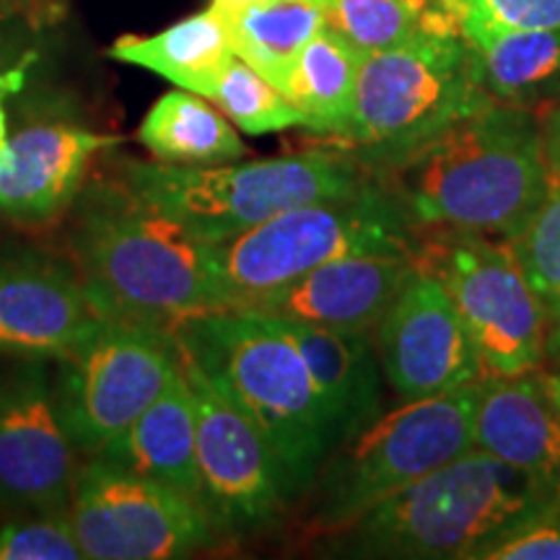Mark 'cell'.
Returning <instances> with one entry per match:
<instances>
[{"mask_svg":"<svg viewBox=\"0 0 560 560\" xmlns=\"http://www.w3.org/2000/svg\"><path fill=\"white\" fill-rule=\"evenodd\" d=\"M66 219L70 265L102 319L172 332L182 319L213 312L208 244L117 174L86 179Z\"/></svg>","mask_w":560,"mask_h":560,"instance_id":"cell-1","label":"cell"},{"mask_svg":"<svg viewBox=\"0 0 560 560\" xmlns=\"http://www.w3.org/2000/svg\"><path fill=\"white\" fill-rule=\"evenodd\" d=\"M416 229L509 242L548 198L552 179L532 112L490 104L389 172Z\"/></svg>","mask_w":560,"mask_h":560,"instance_id":"cell-2","label":"cell"},{"mask_svg":"<svg viewBox=\"0 0 560 560\" xmlns=\"http://www.w3.org/2000/svg\"><path fill=\"white\" fill-rule=\"evenodd\" d=\"M556 503V482L470 446L350 522L348 550L366 558L486 560Z\"/></svg>","mask_w":560,"mask_h":560,"instance_id":"cell-3","label":"cell"},{"mask_svg":"<svg viewBox=\"0 0 560 560\" xmlns=\"http://www.w3.org/2000/svg\"><path fill=\"white\" fill-rule=\"evenodd\" d=\"M172 335L182 353L262 433L289 475L293 495L310 490L338 436L283 327L255 310H213L182 319Z\"/></svg>","mask_w":560,"mask_h":560,"instance_id":"cell-4","label":"cell"},{"mask_svg":"<svg viewBox=\"0 0 560 560\" xmlns=\"http://www.w3.org/2000/svg\"><path fill=\"white\" fill-rule=\"evenodd\" d=\"M457 21L425 26L416 37L363 52L346 145L369 172H395L441 132L490 107Z\"/></svg>","mask_w":560,"mask_h":560,"instance_id":"cell-5","label":"cell"},{"mask_svg":"<svg viewBox=\"0 0 560 560\" xmlns=\"http://www.w3.org/2000/svg\"><path fill=\"white\" fill-rule=\"evenodd\" d=\"M408 210L380 179L359 190L304 202L231 240L208 244L213 310H252L257 301L346 255H416Z\"/></svg>","mask_w":560,"mask_h":560,"instance_id":"cell-6","label":"cell"},{"mask_svg":"<svg viewBox=\"0 0 560 560\" xmlns=\"http://www.w3.org/2000/svg\"><path fill=\"white\" fill-rule=\"evenodd\" d=\"M115 174L140 200L206 244L231 240L283 210L353 192L374 179L350 153L338 151L213 166L122 159Z\"/></svg>","mask_w":560,"mask_h":560,"instance_id":"cell-7","label":"cell"},{"mask_svg":"<svg viewBox=\"0 0 560 560\" xmlns=\"http://www.w3.org/2000/svg\"><path fill=\"white\" fill-rule=\"evenodd\" d=\"M475 384L405 400L340 441L317 472V522L342 529L472 446Z\"/></svg>","mask_w":560,"mask_h":560,"instance_id":"cell-8","label":"cell"},{"mask_svg":"<svg viewBox=\"0 0 560 560\" xmlns=\"http://www.w3.org/2000/svg\"><path fill=\"white\" fill-rule=\"evenodd\" d=\"M416 262L431 270L465 322L486 376L542 366L550 319L506 242L467 231H441Z\"/></svg>","mask_w":560,"mask_h":560,"instance_id":"cell-9","label":"cell"},{"mask_svg":"<svg viewBox=\"0 0 560 560\" xmlns=\"http://www.w3.org/2000/svg\"><path fill=\"white\" fill-rule=\"evenodd\" d=\"M55 395L83 459L130 429L182 369L172 332L102 319L66 359L55 361Z\"/></svg>","mask_w":560,"mask_h":560,"instance_id":"cell-10","label":"cell"},{"mask_svg":"<svg viewBox=\"0 0 560 560\" xmlns=\"http://www.w3.org/2000/svg\"><path fill=\"white\" fill-rule=\"evenodd\" d=\"M68 516L89 560H172L208 548L219 535L192 495L86 457Z\"/></svg>","mask_w":560,"mask_h":560,"instance_id":"cell-11","label":"cell"},{"mask_svg":"<svg viewBox=\"0 0 560 560\" xmlns=\"http://www.w3.org/2000/svg\"><path fill=\"white\" fill-rule=\"evenodd\" d=\"M182 369L195 400L202 511L219 532L268 527L296 499L289 475L262 433L185 353Z\"/></svg>","mask_w":560,"mask_h":560,"instance_id":"cell-12","label":"cell"},{"mask_svg":"<svg viewBox=\"0 0 560 560\" xmlns=\"http://www.w3.org/2000/svg\"><path fill=\"white\" fill-rule=\"evenodd\" d=\"M81 459L62 423L50 361L19 359L0 376V509L68 511Z\"/></svg>","mask_w":560,"mask_h":560,"instance_id":"cell-13","label":"cell"},{"mask_svg":"<svg viewBox=\"0 0 560 560\" xmlns=\"http://www.w3.org/2000/svg\"><path fill=\"white\" fill-rule=\"evenodd\" d=\"M376 353L384 376L402 400L486 380L478 350L444 283L418 262L376 325Z\"/></svg>","mask_w":560,"mask_h":560,"instance_id":"cell-14","label":"cell"},{"mask_svg":"<svg viewBox=\"0 0 560 560\" xmlns=\"http://www.w3.org/2000/svg\"><path fill=\"white\" fill-rule=\"evenodd\" d=\"M100 325L73 265L45 252L0 257V355L60 361Z\"/></svg>","mask_w":560,"mask_h":560,"instance_id":"cell-15","label":"cell"},{"mask_svg":"<svg viewBox=\"0 0 560 560\" xmlns=\"http://www.w3.org/2000/svg\"><path fill=\"white\" fill-rule=\"evenodd\" d=\"M120 136L96 132L66 117H37L0 151V215L24 229H45L66 213L86 185L96 153Z\"/></svg>","mask_w":560,"mask_h":560,"instance_id":"cell-16","label":"cell"},{"mask_svg":"<svg viewBox=\"0 0 560 560\" xmlns=\"http://www.w3.org/2000/svg\"><path fill=\"white\" fill-rule=\"evenodd\" d=\"M412 265L416 255L400 252L346 255L310 270L257 301L252 310L306 325L371 332L402 289Z\"/></svg>","mask_w":560,"mask_h":560,"instance_id":"cell-17","label":"cell"},{"mask_svg":"<svg viewBox=\"0 0 560 560\" xmlns=\"http://www.w3.org/2000/svg\"><path fill=\"white\" fill-rule=\"evenodd\" d=\"M472 446L560 486V412L540 369L475 384Z\"/></svg>","mask_w":560,"mask_h":560,"instance_id":"cell-18","label":"cell"},{"mask_svg":"<svg viewBox=\"0 0 560 560\" xmlns=\"http://www.w3.org/2000/svg\"><path fill=\"white\" fill-rule=\"evenodd\" d=\"M272 319L296 342L314 387L330 412L338 444L382 416V361L369 330H335L306 322Z\"/></svg>","mask_w":560,"mask_h":560,"instance_id":"cell-19","label":"cell"},{"mask_svg":"<svg viewBox=\"0 0 560 560\" xmlns=\"http://www.w3.org/2000/svg\"><path fill=\"white\" fill-rule=\"evenodd\" d=\"M96 457L177 488L200 503L198 423L185 369H179L143 416Z\"/></svg>","mask_w":560,"mask_h":560,"instance_id":"cell-20","label":"cell"},{"mask_svg":"<svg viewBox=\"0 0 560 560\" xmlns=\"http://www.w3.org/2000/svg\"><path fill=\"white\" fill-rule=\"evenodd\" d=\"M488 100L535 112L560 100V30H495L459 24Z\"/></svg>","mask_w":560,"mask_h":560,"instance_id":"cell-21","label":"cell"},{"mask_svg":"<svg viewBox=\"0 0 560 560\" xmlns=\"http://www.w3.org/2000/svg\"><path fill=\"white\" fill-rule=\"evenodd\" d=\"M109 58L151 70L177 89L210 102L236 52L231 47L226 19L208 5L206 11L192 13L151 37L125 34L109 47Z\"/></svg>","mask_w":560,"mask_h":560,"instance_id":"cell-22","label":"cell"},{"mask_svg":"<svg viewBox=\"0 0 560 560\" xmlns=\"http://www.w3.org/2000/svg\"><path fill=\"white\" fill-rule=\"evenodd\" d=\"M138 140L156 161L179 166L229 164L247 156V145L223 112L192 91H166L145 112Z\"/></svg>","mask_w":560,"mask_h":560,"instance_id":"cell-23","label":"cell"},{"mask_svg":"<svg viewBox=\"0 0 560 560\" xmlns=\"http://www.w3.org/2000/svg\"><path fill=\"white\" fill-rule=\"evenodd\" d=\"M361 58L359 47L330 26H322L285 73L280 91L304 115L312 132L330 140H338L346 132Z\"/></svg>","mask_w":560,"mask_h":560,"instance_id":"cell-24","label":"cell"},{"mask_svg":"<svg viewBox=\"0 0 560 560\" xmlns=\"http://www.w3.org/2000/svg\"><path fill=\"white\" fill-rule=\"evenodd\" d=\"M236 58L280 89L285 73L325 26L319 0H260L226 19Z\"/></svg>","mask_w":560,"mask_h":560,"instance_id":"cell-25","label":"cell"},{"mask_svg":"<svg viewBox=\"0 0 560 560\" xmlns=\"http://www.w3.org/2000/svg\"><path fill=\"white\" fill-rule=\"evenodd\" d=\"M325 26L361 52L387 50L416 37L425 26L450 24L454 13L444 0H319Z\"/></svg>","mask_w":560,"mask_h":560,"instance_id":"cell-26","label":"cell"},{"mask_svg":"<svg viewBox=\"0 0 560 560\" xmlns=\"http://www.w3.org/2000/svg\"><path fill=\"white\" fill-rule=\"evenodd\" d=\"M210 102L247 136H268L291 128H306L304 115L285 100L283 91L236 58L221 75Z\"/></svg>","mask_w":560,"mask_h":560,"instance_id":"cell-27","label":"cell"},{"mask_svg":"<svg viewBox=\"0 0 560 560\" xmlns=\"http://www.w3.org/2000/svg\"><path fill=\"white\" fill-rule=\"evenodd\" d=\"M524 278L542 301L548 319L560 317V185L535 210L520 234L506 242Z\"/></svg>","mask_w":560,"mask_h":560,"instance_id":"cell-28","label":"cell"},{"mask_svg":"<svg viewBox=\"0 0 560 560\" xmlns=\"http://www.w3.org/2000/svg\"><path fill=\"white\" fill-rule=\"evenodd\" d=\"M0 560H86L68 511L13 514L0 527Z\"/></svg>","mask_w":560,"mask_h":560,"instance_id":"cell-29","label":"cell"},{"mask_svg":"<svg viewBox=\"0 0 560 560\" xmlns=\"http://www.w3.org/2000/svg\"><path fill=\"white\" fill-rule=\"evenodd\" d=\"M457 24L495 30H560V0H444Z\"/></svg>","mask_w":560,"mask_h":560,"instance_id":"cell-30","label":"cell"},{"mask_svg":"<svg viewBox=\"0 0 560 560\" xmlns=\"http://www.w3.org/2000/svg\"><path fill=\"white\" fill-rule=\"evenodd\" d=\"M486 560H560V503L524 524Z\"/></svg>","mask_w":560,"mask_h":560,"instance_id":"cell-31","label":"cell"},{"mask_svg":"<svg viewBox=\"0 0 560 560\" xmlns=\"http://www.w3.org/2000/svg\"><path fill=\"white\" fill-rule=\"evenodd\" d=\"M32 37L34 32L26 26L0 19V89L19 91L24 86L32 62L37 60Z\"/></svg>","mask_w":560,"mask_h":560,"instance_id":"cell-32","label":"cell"},{"mask_svg":"<svg viewBox=\"0 0 560 560\" xmlns=\"http://www.w3.org/2000/svg\"><path fill=\"white\" fill-rule=\"evenodd\" d=\"M68 16V0H0V19L39 34Z\"/></svg>","mask_w":560,"mask_h":560,"instance_id":"cell-33","label":"cell"},{"mask_svg":"<svg viewBox=\"0 0 560 560\" xmlns=\"http://www.w3.org/2000/svg\"><path fill=\"white\" fill-rule=\"evenodd\" d=\"M540 136H542V156H545V164H548L552 185H560V104L548 115Z\"/></svg>","mask_w":560,"mask_h":560,"instance_id":"cell-34","label":"cell"},{"mask_svg":"<svg viewBox=\"0 0 560 560\" xmlns=\"http://www.w3.org/2000/svg\"><path fill=\"white\" fill-rule=\"evenodd\" d=\"M542 363H548V374H560V317L550 322L548 335H545Z\"/></svg>","mask_w":560,"mask_h":560,"instance_id":"cell-35","label":"cell"},{"mask_svg":"<svg viewBox=\"0 0 560 560\" xmlns=\"http://www.w3.org/2000/svg\"><path fill=\"white\" fill-rule=\"evenodd\" d=\"M252 3H260V0H210V9H213L219 16L229 19L234 13H240L242 9H247Z\"/></svg>","mask_w":560,"mask_h":560,"instance_id":"cell-36","label":"cell"},{"mask_svg":"<svg viewBox=\"0 0 560 560\" xmlns=\"http://www.w3.org/2000/svg\"><path fill=\"white\" fill-rule=\"evenodd\" d=\"M11 94H16L13 89H0V151L5 149V143H9L11 132H9V109H5V100H9Z\"/></svg>","mask_w":560,"mask_h":560,"instance_id":"cell-37","label":"cell"},{"mask_svg":"<svg viewBox=\"0 0 560 560\" xmlns=\"http://www.w3.org/2000/svg\"><path fill=\"white\" fill-rule=\"evenodd\" d=\"M545 376V387L550 392V400L556 402V408L560 412V374H548V371H542Z\"/></svg>","mask_w":560,"mask_h":560,"instance_id":"cell-38","label":"cell"}]
</instances>
